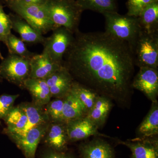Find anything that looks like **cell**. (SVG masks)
<instances>
[{"mask_svg":"<svg viewBox=\"0 0 158 158\" xmlns=\"http://www.w3.org/2000/svg\"><path fill=\"white\" fill-rule=\"evenodd\" d=\"M135 65L139 68L158 67V33L141 31L131 48Z\"/></svg>","mask_w":158,"mask_h":158,"instance_id":"cell-5","label":"cell"},{"mask_svg":"<svg viewBox=\"0 0 158 158\" xmlns=\"http://www.w3.org/2000/svg\"><path fill=\"white\" fill-rule=\"evenodd\" d=\"M43 6L56 27H64L74 34L79 31L84 11L76 0H46Z\"/></svg>","mask_w":158,"mask_h":158,"instance_id":"cell-2","label":"cell"},{"mask_svg":"<svg viewBox=\"0 0 158 158\" xmlns=\"http://www.w3.org/2000/svg\"><path fill=\"white\" fill-rule=\"evenodd\" d=\"M79 151L81 158H114L113 148L102 139H94L82 144Z\"/></svg>","mask_w":158,"mask_h":158,"instance_id":"cell-17","label":"cell"},{"mask_svg":"<svg viewBox=\"0 0 158 158\" xmlns=\"http://www.w3.org/2000/svg\"><path fill=\"white\" fill-rule=\"evenodd\" d=\"M4 120L7 125L4 132L9 136L17 135L24 128L27 122V117L24 111L18 106L11 109Z\"/></svg>","mask_w":158,"mask_h":158,"instance_id":"cell-20","label":"cell"},{"mask_svg":"<svg viewBox=\"0 0 158 158\" xmlns=\"http://www.w3.org/2000/svg\"><path fill=\"white\" fill-rule=\"evenodd\" d=\"M44 142L50 149L65 152L69 142L65 123L51 122L47 130Z\"/></svg>","mask_w":158,"mask_h":158,"instance_id":"cell-11","label":"cell"},{"mask_svg":"<svg viewBox=\"0 0 158 158\" xmlns=\"http://www.w3.org/2000/svg\"><path fill=\"white\" fill-rule=\"evenodd\" d=\"M2 2L15 14L42 35L56 28L43 5L31 4L23 0H2Z\"/></svg>","mask_w":158,"mask_h":158,"instance_id":"cell-3","label":"cell"},{"mask_svg":"<svg viewBox=\"0 0 158 158\" xmlns=\"http://www.w3.org/2000/svg\"><path fill=\"white\" fill-rule=\"evenodd\" d=\"M62 65L75 81L98 95L122 102L131 93L132 52L127 43L105 31L76 32Z\"/></svg>","mask_w":158,"mask_h":158,"instance_id":"cell-1","label":"cell"},{"mask_svg":"<svg viewBox=\"0 0 158 158\" xmlns=\"http://www.w3.org/2000/svg\"><path fill=\"white\" fill-rule=\"evenodd\" d=\"M141 138L153 137L158 134V103L152 102L150 110L138 128Z\"/></svg>","mask_w":158,"mask_h":158,"instance_id":"cell-23","label":"cell"},{"mask_svg":"<svg viewBox=\"0 0 158 158\" xmlns=\"http://www.w3.org/2000/svg\"><path fill=\"white\" fill-rule=\"evenodd\" d=\"M112 106L110 99L106 96L98 95L86 116L99 128L104 124Z\"/></svg>","mask_w":158,"mask_h":158,"instance_id":"cell-19","label":"cell"},{"mask_svg":"<svg viewBox=\"0 0 158 158\" xmlns=\"http://www.w3.org/2000/svg\"><path fill=\"white\" fill-rule=\"evenodd\" d=\"M70 92L82 104L87 114L93 107L99 95L96 92L75 81L72 86Z\"/></svg>","mask_w":158,"mask_h":158,"instance_id":"cell-25","label":"cell"},{"mask_svg":"<svg viewBox=\"0 0 158 158\" xmlns=\"http://www.w3.org/2000/svg\"><path fill=\"white\" fill-rule=\"evenodd\" d=\"M85 108L73 94L69 93L63 98L62 122L66 123L77 118L86 116Z\"/></svg>","mask_w":158,"mask_h":158,"instance_id":"cell-21","label":"cell"},{"mask_svg":"<svg viewBox=\"0 0 158 158\" xmlns=\"http://www.w3.org/2000/svg\"><path fill=\"white\" fill-rule=\"evenodd\" d=\"M69 141L83 140L90 136L100 135L98 127L86 116L65 123Z\"/></svg>","mask_w":158,"mask_h":158,"instance_id":"cell-12","label":"cell"},{"mask_svg":"<svg viewBox=\"0 0 158 158\" xmlns=\"http://www.w3.org/2000/svg\"><path fill=\"white\" fill-rule=\"evenodd\" d=\"M19 97V94H4L0 96V119H4L6 117L9 111L14 107L15 102Z\"/></svg>","mask_w":158,"mask_h":158,"instance_id":"cell-29","label":"cell"},{"mask_svg":"<svg viewBox=\"0 0 158 158\" xmlns=\"http://www.w3.org/2000/svg\"><path fill=\"white\" fill-rule=\"evenodd\" d=\"M29 78L45 79L61 68L62 65L54 62L44 53L35 54L30 59Z\"/></svg>","mask_w":158,"mask_h":158,"instance_id":"cell-13","label":"cell"},{"mask_svg":"<svg viewBox=\"0 0 158 158\" xmlns=\"http://www.w3.org/2000/svg\"><path fill=\"white\" fill-rule=\"evenodd\" d=\"M24 88L31 94L33 99L32 102L39 106H46L52 98L45 79L29 78L25 82Z\"/></svg>","mask_w":158,"mask_h":158,"instance_id":"cell-18","label":"cell"},{"mask_svg":"<svg viewBox=\"0 0 158 158\" xmlns=\"http://www.w3.org/2000/svg\"><path fill=\"white\" fill-rule=\"evenodd\" d=\"M156 2H158V0H127V15L138 17L141 11L146 7Z\"/></svg>","mask_w":158,"mask_h":158,"instance_id":"cell-28","label":"cell"},{"mask_svg":"<svg viewBox=\"0 0 158 158\" xmlns=\"http://www.w3.org/2000/svg\"><path fill=\"white\" fill-rule=\"evenodd\" d=\"M30 59L9 54L0 63V76L9 83L24 89L31 72Z\"/></svg>","mask_w":158,"mask_h":158,"instance_id":"cell-6","label":"cell"},{"mask_svg":"<svg viewBox=\"0 0 158 158\" xmlns=\"http://www.w3.org/2000/svg\"><path fill=\"white\" fill-rule=\"evenodd\" d=\"M3 79L2 78V77H1V76H0V82H2V81Z\"/></svg>","mask_w":158,"mask_h":158,"instance_id":"cell-34","label":"cell"},{"mask_svg":"<svg viewBox=\"0 0 158 158\" xmlns=\"http://www.w3.org/2000/svg\"><path fill=\"white\" fill-rule=\"evenodd\" d=\"M137 17L141 31L149 34L158 33V2L148 6Z\"/></svg>","mask_w":158,"mask_h":158,"instance_id":"cell-22","label":"cell"},{"mask_svg":"<svg viewBox=\"0 0 158 158\" xmlns=\"http://www.w3.org/2000/svg\"><path fill=\"white\" fill-rule=\"evenodd\" d=\"M133 79L132 88L140 90L152 101L157 100L158 94L157 69L141 67Z\"/></svg>","mask_w":158,"mask_h":158,"instance_id":"cell-9","label":"cell"},{"mask_svg":"<svg viewBox=\"0 0 158 158\" xmlns=\"http://www.w3.org/2000/svg\"><path fill=\"white\" fill-rule=\"evenodd\" d=\"M49 37H45L42 45V52L54 62L62 65L63 57L73 42L74 34L64 27L53 30Z\"/></svg>","mask_w":158,"mask_h":158,"instance_id":"cell-7","label":"cell"},{"mask_svg":"<svg viewBox=\"0 0 158 158\" xmlns=\"http://www.w3.org/2000/svg\"><path fill=\"white\" fill-rule=\"evenodd\" d=\"M4 11V10H3L2 5V4L0 3V13H1V12H2V11Z\"/></svg>","mask_w":158,"mask_h":158,"instance_id":"cell-33","label":"cell"},{"mask_svg":"<svg viewBox=\"0 0 158 158\" xmlns=\"http://www.w3.org/2000/svg\"><path fill=\"white\" fill-rule=\"evenodd\" d=\"M25 113L27 117V122L25 127L17 135L9 136L10 138L14 136L22 135L32 128L50 122L49 118L43 107L39 106L33 102H23L18 105Z\"/></svg>","mask_w":158,"mask_h":158,"instance_id":"cell-16","label":"cell"},{"mask_svg":"<svg viewBox=\"0 0 158 158\" xmlns=\"http://www.w3.org/2000/svg\"><path fill=\"white\" fill-rule=\"evenodd\" d=\"M11 29L12 26L9 15L3 11L0 13V41L6 45Z\"/></svg>","mask_w":158,"mask_h":158,"instance_id":"cell-30","label":"cell"},{"mask_svg":"<svg viewBox=\"0 0 158 158\" xmlns=\"http://www.w3.org/2000/svg\"><path fill=\"white\" fill-rule=\"evenodd\" d=\"M11 20L12 29L19 34L25 43L29 44H42L45 39L42 34L35 30L28 23L17 15L9 14Z\"/></svg>","mask_w":158,"mask_h":158,"instance_id":"cell-15","label":"cell"},{"mask_svg":"<svg viewBox=\"0 0 158 158\" xmlns=\"http://www.w3.org/2000/svg\"><path fill=\"white\" fill-rule=\"evenodd\" d=\"M50 122L32 128L22 135L10 138L26 158H35L37 146L45 135Z\"/></svg>","mask_w":158,"mask_h":158,"instance_id":"cell-8","label":"cell"},{"mask_svg":"<svg viewBox=\"0 0 158 158\" xmlns=\"http://www.w3.org/2000/svg\"><path fill=\"white\" fill-rule=\"evenodd\" d=\"M6 46L9 54H14L26 59H30L36 54L30 52L22 40L11 33L8 37Z\"/></svg>","mask_w":158,"mask_h":158,"instance_id":"cell-26","label":"cell"},{"mask_svg":"<svg viewBox=\"0 0 158 158\" xmlns=\"http://www.w3.org/2000/svg\"><path fill=\"white\" fill-rule=\"evenodd\" d=\"M150 138H136L131 141H120L129 148L132 158H158L157 139Z\"/></svg>","mask_w":158,"mask_h":158,"instance_id":"cell-14","label":"cell"},{"mask_svg":"<svg viewBox=\"0 0 158 158\" xmlns=\"http://www.w3.org/2000/svg\"><path fill=\"white\" fill-rule=\"evenodd\" d=\"M102 15L105 18V32L127 43L131 49L141 31L138 18L122 15L118 12H106Z\"/></svg>","mask_w":158,"mask_h":158,"instance_id":"cell-4","label":"cell"},{"mask_svg":"<svg viewBox=\"0 0 158 158\" xmlns=\"http://www.w3.org/2000/svg\"><path fill=\"white\" fill-rule=\"evenodd\" d=\"M83 11L89 10L103 13L118 12L117 0H76Z\"/></svg>","mask_w":158,"mask_h":158,"instance_id":"cell-24","label":"cell"},{"mask_svg":"<svg viewBox=\"0 0 158 158\" xmlns=\"http://www.w3.org/2000/svg\"><path fill=\"white\" fill-rule=\"evenodd\" d=\"M45 80L52 97L56 98H64L69 93L74 81L67 69L63 65Z\"/></svg>","mask_w":158,"mask_h":158,"instance_id":"cell-10","label":"cell"},{"mask_svg":"<svg viewBox=\"0 0 158 158\" xmlns=\"http://www.w3.org/2000/svg\"><path fill=\"white\" fill-rule=\"evenodd\" d=\"M41 158H74L72 155L66 152L56 151L48 148L44 152Z\"/></svg>","mask_w":158,"mask_h":158,"instance_id":"cell-31","label":"cell"},{"mask_svg":"<svg viewBox=\"0 0 158 158\" xmlns=\"http://www.w3.org/2000/svg\"><path fill=\"white\" fill-rule=\"evenodd\" d=\"M23 1L26 2L42 6V5H44L46 0H23Z\"/></svg>","mask_w":158,"mask_h":158,"instance_id":"cell-32","label":"cell"},{"mask_svg":"<svg viewBox=\"0 0 158 158\" xmlns=\"http://www.w3.org/2000/svg\"><path fill=\"white\" fill-rule=\"evenodd\" d=\"M63 98H56L46 106V112L52 122H62Z\"/></svg>","mask_w":158,"mask_h":158,"instance_id":"cell-27","label":"cell"}]
</instances>
